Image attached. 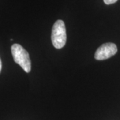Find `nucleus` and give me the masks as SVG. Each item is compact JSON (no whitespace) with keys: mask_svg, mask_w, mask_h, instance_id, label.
I'll return each instance as SVG.
<instances>
[{"mask_svg":"<svg viewBox=\"0 0 120 120\" xmlns=\"http://www.w3.org/2000/svg\"><path fill=\"white\" fill-rule=\"evenodd\" d=\"M117 0H103L104 3L107 5H110L113 4H115Z\"/></svg>","mask_w":120,"mask_h":120,"instance_id":"obj_4","label":"nucleus"},{"mask_svg":"<svg viewBox=\"0 0 120 120\" xmlns=\"http://www.w3.org/2000/svg\"><path fill=\"white\" fill-rule=\"evenodd\" d=\"M117 52V47L115 43H106L101 45L95 53V59L104 60L110 58Z\"/></svg>","mask_w":120,"mask_h":120,"instance_id":"obj_3","label":"nucleus"},{"mask_svg":"<svg viewBox=\"0 0 120 120\" xmlns=\"http://www.w3.org/2000/svg\"><path fill=\"white\" fill-rule=\"evenodd\" d=\"M67 35L64 22L59 19L56 21L52 27V41L56 49H61L66 43Z\"/></svg>","mask_w":120,"mask_h":120,"instance_id":"obj_2","label":"nucleus"},{"mask_svg":"<svg viewBox=\"0 0 120 120\" xmlns=\"http://www.w3.org/2000/svg\"><path fill=\"white\" fill-rule=\"evenodd\" d=\"M11 49L14 61L19 65L26 73L30 72L31 64L28 52L21 45L17 43L13 44L11 47Z\"/></svg>","mask_w":120,"mask_h":120,"instance_id":"obj_1","label":"nucleus"},{"mask_svg":"<svg viewBox=\"0 0 120 120\" xmlns=\"http://www.w3.org/2000/svg\"><path fill=\"white\" fill-rule=\"evenodd\" d=\"M1 68H2V64H1V58H0V72L1 71Z\"/></svg>","mask_w":120,"mask_h":120,"instance_id":"obj_5","label":"nucleus"}]
</instances>
